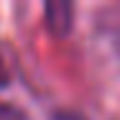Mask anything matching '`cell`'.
<instances>
[{
    "label": "cell",
    "mask_w": 120,
    "mask_h": 120,
    "mask_svg": "<svg viewBox=\"0 0 120 120\" xmlns=\"http://www.w3.org/2000/svg\"><path fill=\"white\" fill-rule=\"evenodd\" d=\"M5 84H8V69H5L3 59H0V87H5Z\"/></svg>",
    "instance_id": "6da1fadb"
}]
</instances>
